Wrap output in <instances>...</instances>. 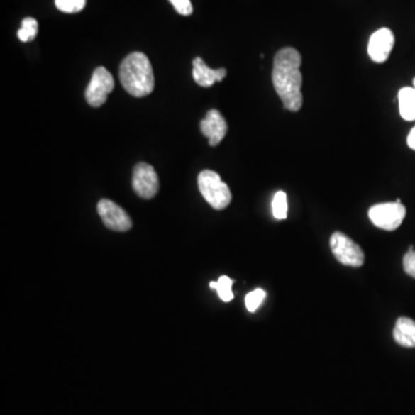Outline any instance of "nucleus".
Wrapping results in <instances>:
<instances>
[{
	"instance_id": "5",
	"label": "nucleus",
	"mask_w": 415,
	"mask_h": 415,
	"mask_svg": "<svg viewBox=\"0 0 415 415\" xmlns=\"http://www.w3.org/2000/svg\"><path fill=\"white\" fill-rule=\"evenodd\" d=\"M332 253L341 265L359 267L365 262L363 249L353 240L341 232H335L330 239Z\"/></svg>"
},
{
	"instance_id": "2",
	"label": "nucleus",
	"mask_w": 415,
	"mask_h": 415,
	"mask_svg": "<svg viewBox=\"0 0 415 415\" xmlns=\"http://www.w3.org/2000/svg\"><path fill=\"white\" fill-rule=\"evenodd\" d=\"M119 79L123 89L138 99L150 95L155 88L154 71L145 53L127 55L120 65Z\"/></svg>"
},
{
	"instance_id": "13",
	"label": "nucleus",
	"mask_w": 415,
	"mask_h": 415,
	"mask_svg": "<svg viewBox=\"0 0 415 415\" xmlns=\"http://www.w3.org/2000/svg\"><path fill=\"white\" fill-rule=\"evenodd\" d=\"M399 101V114L406 121L415 120V88L405 87L398 94Z\"/></svg>"
},
{
	"instance_id": "4",
	"label": "nucleus",
	"mask_w": 415,
	"mask_h": 415,
	"mask_svg": "<svg viewBox=\"0 0 415 415\" xmlns=\"http://www.w3.org/2000/svg\"><path fill=\"white\" fill-rule=\"evenodd\" d=\"M369 219L378 228L394 231L399 228L406 216V208L398 199L396 202L380 203L368 212Z\"/></svg>"
},
{
	"instance_id": "11",
	"label": "nucleus",
	"mask_w": 415,
	"mask_h": 415,
	"mask_svg": "<svg viewBox=\"0 0 415 415\" xmlns=\"http://www.w3.org/2000/svg\"><path fill=\"white\" fill-rule=\"evenodd\" d=\"M228 71L225 68L212 70L208 67L206 62L200 57L193 60L194 81L201 87H211L214 83L219 82L226 77Z\"/></svg>"
},
{
	"instance_id": "20",
	"label": "nucleus",
	"mask_w": 415,
	"mask_h": 415,
	"mask_svg": "<svg viewBox=\"0 0 415 415\" xmlns=\"http://www.w3.org/2000/svg\"><path fill=\"white\" fill-rule=\"evenodd\" d=\"M180 16H188L193 13L191 0H169Z\"/></svg>"
},
{
	"instance_id": "19",
	"label": "nucleus",
	"mask_w": 415,
	"mask_h": 415,
	"mask_svg": "<svg viewBox=\"0 0 415 415\" xmlns=\"http://www.w3.org/2000/svg\"><path fill=\"white\" fill-rule=\"evenodd\" d=\"M403 265L406 274L415 278V250L413 246H409V252L404 256Z\"/></svg>"
},
{
	"instance_id": "22",
	"label": "nucleus",
	"mask_w": 415,
	"mask_h": 415,
	"mask_svg": "<svg viewBox=\"0 0 415 415\" xmlns=\"http://www.w3.org/2000/svg\"><path fill=\"white\" fill-rule=\"evenodd\" d=\"M413 87H414V88H415V77H414V79H413Z\"/></svg>"
},
{
	"instance_id": "7",
	"label": "nucleus",
	"mask_w": 415,
	"mask_h": 415,
	"mask_svg": "<svg viewBox=\"0 0 415 415\" xmlns=\"http://www.w3.org/2000/svg\"><path fill=\"white\" fill-rule=\"evenodd\" d=\"M133 189L142 199H153L160 189L158 175L153 166L147 163L136 164L133 170Z\"/></svg>"
},
{
	"instance_id": "18",
	"label": "nucleus",
	"mask_w": 415,
	"mask_h": 415,
	"mask_svg": "<svg viewBox=\"0 0 415 415\" xmlns=\"http://www.w3.org/2000/svg\"><path fill=\"white\" fill-rule=\"evenodd\" d=\"M55 6L64 13L81 12L86 6V0H55Z\"/></svg>"
},
{
	"instance_id": "16",
	"label": "nucleus",
	"mask_w": 415,
	"mask_h": 415,
	"mask_svg": "<svg viewBox=\"0 0 415 415\" xmlns=\"http://www.w3.org/2000/svg\"><path fill=\"white\" fill-rule=\"evenodd\" d=\"M272 215L278 221H283L287 217V197L285 192L280 191L275 194L272 199Z\"/></svg>"
},
{
	"instance_id": "1",
	"label": "nucleus",
	"mask_w": 415,
	"mask_h": 415,
	"mask_svg": "<svg viewBox=\"0 0 415 415\" xmlns=\"http://www.w3.org/2000/svg\"><path fill=\"white\" fill-rule=\"evenodd\" d=\"M301 55L293 48H284L275 55L272 83L275 89L289 111L297 112L302 106Z\"/></svg>"
},
{
	"instance_id": "3",
	"label": "nucleus",
	"mask_w": 415,
	"mask_h": 415,
	"mask_svg": "<svg viewBox=\"0 0 415 415\" xmlns=\"http://www.w3.org/2000/svg\"><path fill=\"white\" fill-rule=\"evenodd\" d=\"M197 184L204 200L214 209L223 210L228 208L232 200V194L218 173L211 170H204L197 177Z\"/></svg>"
},
{
	"instance_id": "6",
	"label": "nucleus",
	"mask_w": 415,
	"mask_h": 415,
	"mask_svg": "<svg viewBox=\"0 0 415 415\" xmlns=\"http://www.w3.org/2000/svg\"><path fill=\"white\" fill-rule=\"evenodd\" d=\"M114 88V77L105 67L96 68L92 73L89 86L87 87L86 99L92 108L104 104Z\"/></svg>"
},
{
	"instance_id": "9",
	"label": "nucleus",
	"mask_w": 415,
	"mask_h": 415,
	"mask_svg": "<svg viewBox=\"0 0 415 415\" xmlns=\"http://www.w3.org/2000/svg\"><path fill=\"white\" fill-rule=\"evenodd\" d=\"M394 45V33L389 28H381L370 36L368 43L369 57L377 64L387 62Z\"/></svg>"
},
{
	"instance_id": "17",
	"label": "nucleus",
	"mask_w": 415,
	"mask_h": 415,
	"mask_svg": "<svg viewBox=\"0 0 415 415\" xmlns=\"http://www.w3.org/2000/svg\"><path fill=\"white\" fill-rule=\"evenodd\" d=\"M265 297H267V293L262 289H256L255 291L248 293L245 298L247 311L254 313L261 306Z\"/></svg>"
},
{
	"instance_id": "10",
	"label": "nucleus",
	"mask_w": 415,
	"mask_h": 415,
	"mask_svg": "<svg viewBox=\"0 0 415 415\" xmlns=\"http://www.w3.org/2000/svg\"><path fill=\"white\" fill-rule=\"evenodd\" d=\"M201 132L208 138L211 147L218 145L228 133V123L218 110H209L204 119L201 120Z\"/></svg>"
},
{
	"instance_id": "21",
	"label": "nucleus",
	"mask_w": 415,
	"mask_h": 415,
	"mask_svg": "<svg viewBox=\"0 0 415 415\" xmlns=\"http://www.w3.org/2000/svg\"><path fill=\"white\" fill-rule=\"evenodd\" d=\"M407 145L411 149L415 150V126L413 127L412 131L409 132V136H407Z\"/></svg>"
},
{
	"instance_id": "15",
	"label": "nucleus",
	"mask_w": 415,
	"mask_h": 415,
	"mask_svg": "<svg viewBox=\"0 0 415 415\" xmlns=\"http://www.w3.org/2000/svg\"><path fill=\"white\" fill-rule=\"evenodd\" d=\"M38 33V22L34 18H26L22 21L21 28L18 31V40L21 42L34 40Z\"/></svg>"
},
{
	"instance_id": "12",
	"label": "nucleus",
	"mask_w": 415,
	"mask_h": 415,
	"mask_svg": "<svg viewBox=\"0 0 415 415\" xmlns=\"http://www.w3.org/2000/svg\"><path fill=\"white\" fill-rule=\"evenodd\" d=\"M397 344L404 348H415V321L409 317H400L394 329Z\"/></svg>"
},
{
	"instance_id": "14",
	"label": "nucleus",
	"mask_w": 415,
	"mask_h": 415,
	"mask_svg": "<svg viewBox=\"0 0 415 415\" xmlns=\"http://www.w3.org/2000/svg\"><path fill=\"white\" fill-rule=\"evenodd\" d=\"M232 284L233 280H231L230 277L221 276L217 282H211L210 287L216 289L218 293L219 298L224 302H230L234 298L233 292H232Z\"/></svg>"
},
{
	"instance_id": "8",
	"label": "nucleus",
	"mask_w": 415,
	"mask_h": 415,
	"mask_svg": "<svg viewBox=\"0 0 415 415\" xmlns=\"http://www.w3.org/2000/svg\"><path fill=\"white\" fill-rule=\"evenodd\" d=\"M97 211L105 226L110 230L126 232L132 228V219L117 203L103 199L99 202Z\"/></svg>"
}]
</instances>
